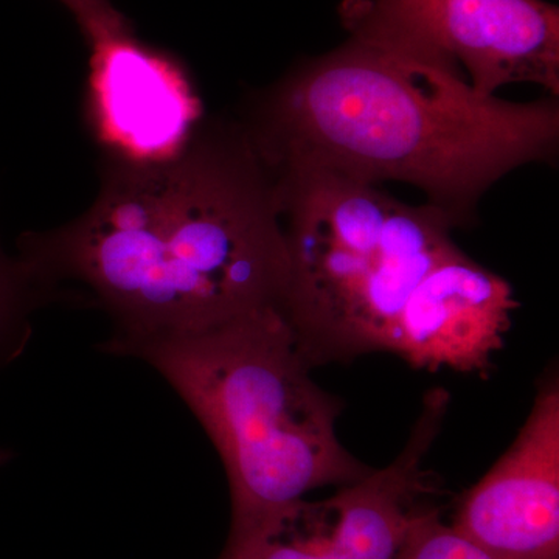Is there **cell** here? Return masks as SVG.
Returning <instances> with one entry per match:
<instances>
[{
    "label": "cell",
    "mask_w": 559,
    "mask_h": 559,
    "mask_svg": "<svg viewBox=\"0 0 559 559\" xmlns=\"http://www.w3.org/2000/svg\"><path fill=\"white\" fill-rule=\"evenodd\" d=\"M518 308L510 283L459 249L412 290L390 353L414 369L488 373Z\"/></svg>",
    "instance_id": "9"
},
{
    "label": "cell",
    "mask_w": 559,
    "mask_h": 559,
    "mask_svg": "<svg viewBox=\"0 0 559 559\" xmlns=\"http://www.w3.org/2000/svg\"><path fill=\"white\" fill-rule=\"evenodd\" d=\"M345 25L347 43L290 73L250 132L271 164L401 180L463 224L507 173L554 156L557 98L481 95L457 66L380 28Z\"/></svg>",
    "instance_id": "2"
},
{
    "label": "cell",
    "mask_w": 559,
    "mask_h": 559,
    "mask_svg": "<svg viewBox=\"0 0 559 559\" xmlns=\"http://www.w3.org/2000/svg\"><path fill=\"white\" fill-rule=\"evenodd\" d=\"M127 355L170 382L215 444L229 479V538L314 489L370 471L337 439L342 403L312 381L282 308L143 342Z\"/></svg>",
    "instance_id": "3"
},
{
    "label": "cell",
    "mask_w": 559,
    "mask_h": 559,
    "mask_svg": "<svg viewBox=\"0 0 559 559\" xmlns=\"http://www.w3.org/2000/svg\"><path fill=\"white\" fill-rule=\"evenodd\" d=\"M61 2L72 11L87 40L128 24L127 17L121 16L119 11L110 5L109 0H61Z\"/></svg>",
    "instance_id": "12"
},
{
    "label": "cell",
    "mask_w": 559,
    "mask_h": 559,
    "mask_svg": "<svg viewBox=\"0 0 559 559\" xmlns=\"http://www.w3.org/2000/svg\"><path fill=\"white\" fill-rule=\"evenodd\" d=\"M452 527L496 559H559V384L538 388L516 440L460 500Z\"/></svg>",
    "instance_id": "7"
},
{
    "label": "cell",
    "mask_w": 559,
    "mask_h": 559,
    "mask_svg": "<svg viewBox=\"0 0 559 559\" xmlns=\"http://www.w3.org/2000/svg\"><path fill=\"white\" fill-rule=\"evenodd\" d=\"M272 165L288 253L282 310L305 356L314 367L390 352L412 290L457 252V221L333 168Z\"/></svg>",
    "instance_id": "4"
},
{
    "label": "cell",
    "mask_w": 559,
    "mask_h": 559,
    "mask_svg": "<svg viewBox=\"0 0 559 559\" xmlns=\"http://www.w3.org/2000/svg\"><path fill=\"white\" fill-rule=\"evenodd\" d=\"M444 389L430 390L406 447L385 468L342 485L322 500L300 499L255 528L227 539L219 559H393L430 492L425 459L450 409Z\"/></svg>",
    "instance_id": "5"
},
{
    "label": "cell",
    "mask_w": 559,
    "mask_h": 559,
    "mask_svg": "<svg viewBox=\"0 0 559 559\" xmlns=\"http://www.w3.org/2000/svg\"><path fill=\"white\" fill-rule=\"evenodd\" d=\"M360 20L469 73L481 95L511 83L559 95V11L544 0H347Z\"/></svg>",
    "instance_id": "6"
},
{
    "label": "cell",
    "mask_w": 559,
    "mask_h": 559,
    "mask_svg": "<svg viewBox=\"0 0 559 559\" xmlns=\"http://www.w3.org/2000/svg\"><path fill=\"white\" fill-rule=\"evenodd\" d=\"M20 260L46 293L86 286L127 355L263 308L288 286L278 176L250 132L197 128L159 162L110 157L100 193L60 229L25 235Z\"/></svg>",
    "instance_id": "1"
},
{
    "label": "cell",
    "mask_w": 559,
    "mask_h": 559,
    "mask_svg": "<svg viewBox=\"0 0 559 559\" xmlns=\"http://www.w3.org/2000/svg\"><path fill=\"white\" fill-rule=\"evenodd\" d=\"M87 43L92 120L110 157L145 164L178 154L201 114L178 62L140 43L130 22Z\"/></svg>",
    "instance_id": "8"
},
{
    "label": "cell",
    "mask_w": 559,
    "mask_h": 559,
    "mask_svg": "<svg viewBox=\"0 0 559 559\" xmlns=\"http://www.w3.org/2000/svg\"><path fill=\"white\" fill-rule=\"evenodd\" d=\"M10 459H11V452L0 450V466H2L3 463L9 462Z\"/></svg>",
    "instance_id": "13"
},
{
    "label": "cell",
    "mask_w": 559,
    "mask_h": 559,
    "mask_svg": "<svg viewBox=\"0 0 559 559\" xmlns=\"http://www.w3.org/2000/svg\"><path fill=\"white\" fill-rule=\"evenodd\" d=\"M393 559H496L451 524L441 521L439 509H429L412 525Z\"/></svg>",
    "instance_id": "11"
},
{
    "label": "cell",
    "mask_w": 559,
    "mask_h": 559,
    "mask_svg": "<svg viewBox=\"0 0 559 559\" xmlns=\"http://www.w3.org/2000/svg\"><path fill=\"white\" fill-rule=\"evenodd\" d=\"M44 290L31 277L20 257L0 248V366L16 358L28 340V316Z\"/></svg>",
    "instance_id": "10"
}]
</instances>
